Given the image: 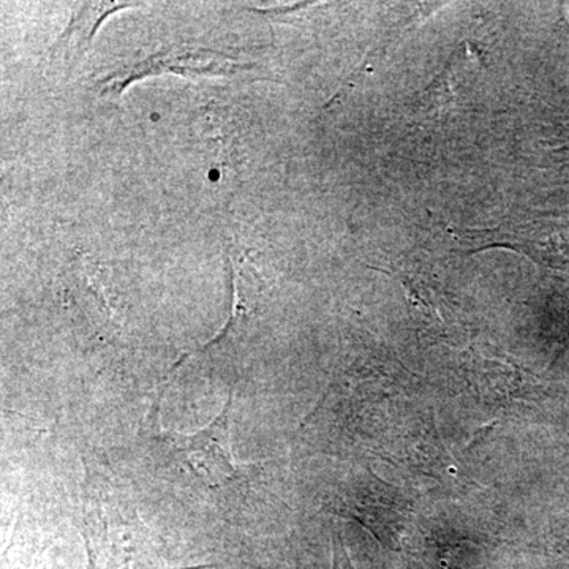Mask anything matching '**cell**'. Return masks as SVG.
<instances>
[{"label":"cell","mask_w":569,"mask_h":569,"mask_svg":"<svg viewBox=\"0 0 569 569\" xmlns=\"http://www.w3.org/2000/svg\"><path fill=\"white\" fill-rule=\"evenodd\" d=\"M332 569H355L353 561L348 556V550L339 533L335 535V541H332Z\"/></svg>","instance_id":"cell-6"},{"label":"cell","mask_w":569,"mask_h":569,"mask_svg":"<svg viewBox=\"0 0 569 569\" xmlns=\"http://www.w3.org/2000/svg\"><path fill=\"white\" fill-rule=\"evenodd\" d=\"M163 69L181 74H224L236 69V63L212 51L170 52L168 56H160L151 61L138 63L132 71H129V74H112L103 93L121 92L132 80L148 77L151 73H162Z\"/></svg>","instance_id":"cell-4"},{"label":"cell","mask_w":569,"mask_h":569,"mask_svg":"<svg viewBox=\"0 0 569 569\" xmlns=\"http://www.w3.org/2000/svg\"><path fill=\"white\" fill-rule=\"evenodd\" d=\"M231 406L233 396L228 397L219 417L204 429L168 438L183 467L189 468L194 477L212 489L234 481L238 475L230 448Z\"/></svg>","instance_id":"cell-3"},{"label":"cell","mask_w":569,"mask_h":569,"mask_svg":"<svg viewBox=\"0 0 569 569\" xmlns=\"http://www.w3.org/2000/svg\"><path fill=\"white\" fill-rule=\"evenodd\" d=\"M81 531L89 569H203L168 557L162 539L138 516L110 478L88 471L82 489Z\"/></svg>","instance_id":"cell-1"},{"label":"cell","mask_w":569,"mask_h":569,"mask_svg":"<svg viewBox=\"0 0 569 569\" xmlns=\"http://www.w3.org/2000/svg\"><path fill=\"white\" fill-rule=\"evenodd\" d=\"M119 7L122 6L119 3H88L81 10L80 17L74 18L61 40L56 43V50L63 51L67 58L70 56L71 59H78V56L84 52L91 43L100 22Z\"/></svg>","instance_id":"cell-5"},{"label":"cell","mask_w":569,"mask_h":569,"mask_svg":"<svg viewBox=\"0 0 569 569\" xmlns=\"http://www.w3.org/2000/svg\"><path fill=\"white\" fill-rule=\"evenodd\" d=\"M467 238L475 246L508 247L553 271L569 272V209L512 217L497 228L471 231Z\"/></svg>","instance_id":"cell-2"}]
</instances>
